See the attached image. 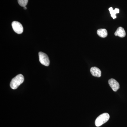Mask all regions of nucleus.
Returning <instances> with one entry per match:
<instances>
[{"instance_id": "7", "label": "nucleus", "mask_w": 127, "mask_h": 127, "mask_svg": "<svg viewBox=\"0 0 127 127\" xmlns=\"http://www.w3.org/2000/svg\"><path fill=\"white\" fill-rule=\"evenodd\" d=\"M114 35L116 36H118L120 37H124L126 35V32L125 30L123 27H119L117 29L116 32L114 33Z\"/></svg>"}, {"instance_id": "1", "label": "nucleus", "mask_w": 127, "mask_h": 127, "mask_svg": "<svg viewBox=\"0 0 127 127\" xmlns=\"http://www.w3.org/2000/svg\"><path fill=\"white\" fill-rule=\"evenodd\" d=\"M24 81V77L22 74H19L15 77L12 78L10 84V86L12 89H16L23 83Z\"/></svg>"}, {"instance_id": "8", "label": "nucleus", "mask_w": 127, "mask_h": 127, "mask_svg": "<svg viewBox=\"0 0 127 127\" xmlns=\"http://www.w3.org/2000/svg\"><path fill=\"white\" fill-rule=\"evenodd\" d=\"M97 33L99 36L102 38L106 37L108 35L107 32L105 29H99L97 30Z\"/></svg>"}, {"instance_id": "4", "label": "nucleus", "mask_w": 127, "mask_h": 127, "mask_svg": "<svg viewBox=\"0 0 127 127\" xmlns=\"http://www.w3.org/2000/svg\"><path fill=\"white\" fill-rule=\"evenodd\" d=\"M13 30L16 33L21 34L23 32V28L22 25L20 22L17 21H14L12 23Z\"/></svg>"}, {"instance_id": "10", "label": "nucleus", "mask_w": 127, "mask_h": 127, "mask_svg": "<svg viewBox=\"0 0 127 127\" xmlns=\"http://www.w3.org/2000/svg\"><path fill=\"white\" fill-rule=\"evenodd\" d=\"M28 0H18V2L20 6L25 7L27 4Z\"/></svg>"}, {"instance_id": "11", "label": "nucleus", "mask_w": 127, "mask_h": 127, "mask_svg": "<svg viewBox=\"0 0 127 127\" xmlns=\"http://www.w3.org/2000/svg\"><path fill=\"white\" fill-rule=\"evenodd\" d=\"M27 8L26 7V6H25V7H24V9H25V10H26V9H27Z\"/></svg>"}, {"instance_id": "9", "label": "nucleus", "mask_w": 127, "mask_h": 127, "mask_svg": "<svg viewBox=\"0 0 127 127\" xmlns=\"http://www.w3.org/2000/svg\"><path fill=\"white\" fill-rule=\"evenodd\" d=\"M109 10L112 17L114 19H115V18H117V17H116V14L119 13V9L116 8V9H115V10H113L112 7H111L109 8Z\"/></svg>"}, {"instance_id": "3", "label": "nucleus", "mask_w": 127, "mask_h": 127, "mask_svg": "<svg viewBox=\"0 0 127 127\" xmlns=\"http://www.w3.org/2000/svg\"><path fill=\"white\" fill-rule=\"evenodd\" d=\"M39 61L42 64L47 66L50 65V60L46 54L41 52H39Z\"/></svg>"}, {"instance_id": "6", "label": "nucleus", "mask_w": 127, "mask_h": 127, "mask_svg": "<svg viewBox=\"0 0 127 127\" xmlns=\"http://www.w3.org/2000/svg\"><path fill=\"white\" fill-rule=\"evenodd\" d=\"M90 71H91V74L94 76L100 77L101 76V70L96 67H91Z\"/></svg>"}, {"instance_id": "5", "label": "nucleus", "mask_w": 127, "mask_h": 127, "mask_svg": "<svg viewBox=\"0 0 127 127\" xmlns=\"http://www.w3.org/2000/svg\"><path fill=\"white\" fill-rule=\"evenodd\" d=\"M108 84L114 92H117L120 88L119 83L116 80L113 78L109 79L108 81Z\"/></svg>"}, {"instance_id": "2", "label": "nucleus", "mask_w": 127, "mask_h": 127, "mask_svg": "<svg viewBox=\"0 0 127 127\" xmlns=\"http://www.w3.org/2000/svg\"><path fill=\"white\" fill-rule=\"evenodd\" d=\"M110 116L107 113H104L100 115L96 118L95 121V125L96 127H99L106 123L109 120Z\"/></svg>"}]
</instances>
